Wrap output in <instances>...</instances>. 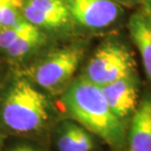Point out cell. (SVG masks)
<instances>
[{"instance_id":"cell-1","label":"cell","mask_w":151,"mask_h":151,"mask_svg":"<svg viewBox=\"0 0 151 151\" xmlns=\"http://www.w3.org/2000/svg\"><path fill=\"white\" fill-rule=\"evenodd\" d=\"M54 109L49 96L23 73L0 87V127L13 134L41 137L49 129Z\"/></svg>"},{"instance_id":"cell-2","label":"cell","mask_w":151,"mask_h":151,"mask_svg":"<svg viewBox=\"0 0 151 151\" xmlns=\"http://www.w3.org/2000/svg\"><path fill=\"white\" fill-rule=\"evenodd\" d=\"M61 103L68 119L101 138L113 151L125 150L128 125L115 116L99 86L80 76L61 94Z\"/></svg>"},{"instance_id":"cell-3","label":"cell","mask_w":151,"mask_h":151,"mask_svg":"<svg viewBox=\"0 0 151 151\" xmlns=\"http://www.w3.org/2000/svg\"><path fill=\"white\" fill-rule=\"evenodd\" d=\"M86 53L80 42L43 51L23 72L48 95H61L73 81Z\"/></svg>"},{"instance_id":"cell-4","label":"cell","mask_w":151,"mask_h":151,"mask_svg":"<svg viewBox=\"0 0 151 151\" xmlns=\"http://www.w3.org/2000/svg\"><path fill=\"white\" fill-rule=\"evenodd\" d=\"M135 62L122 42L109 39L96 48L84 68L83 77L102 87L135 72Z\"/></svg>"},{"instance_id":"cell-5","label":"cell","mask_w":151,"mask_h":151,"mask_svg":"<svg viewBox=\"0 0 151 151\" xmlns=\"http://www.w3.org/2000/svg\"><path fill=\"white\" fill-rule=\"evenodd\" d=\"M50 38L46 32L23 19L0 29V53L14 64L31 62L47 48Z\"/></svg>"},{"instance_id":"cell-6","label":"cell","mask_w":151,"mask_h":151,"mask_svg":"<svg viewBox=\"0 0 151 151\" xmlns=\"http://www.w3.org/2000/svg\"><path fill=\"white\" fill-rule=\"evenodd\" d=\"M23 17L52 38L70 35L76 27L65 0H24Z\"/></svg>"},{"instance_id":"cell-7","label":"cell","mask_w":151,"mask_h":151,"mask_svg":"<svg viewBox=\"0 0 151 151\" xmlns=\"http://www.w3.org/2000/svg\"><path fill=\"white\" fill-rule=\"evenodd\" d=\"M75 26L88 31H103L123 17L122 6L113 0H65Z\"/></svg>"},{"instance_id":"cell-8","label":"cell","mask_w":151,"mask_h":151,"mask_svg":"<svg viewBox=\"0 0 151 151\" xmlns=\"http://www.w3.org/2000/svg\"><path fill=\"white\" fill-rule=\"evenodd\" d=\"M100 89L115 116L129 125L139 104V86L135 72L100 87Z\"/></svg>"},{"instance_id":"cell-9","label":"cell","mask_w":151,"mask_h":151,"mask_svg":"<svg viewBox=\"0 0 151 151\" xmlns=\"http://www.w3.org/2000/svg\"><path fill=\"white\" fill-rule=\"evenodd\" d=\"M124 151H151V93L139 101L129 120Z\"/></svg>"},{"instance_id":"cell-10","label":"cell","mask_w":151,"mask_h":151,"mask_svg":"<svg viewBox=\"0 0 151 151\" xmlns=\"http://www.w3.org/2000/svg\"><path fill=\"white\" fill-rule=\"evenodd\" d=\"M54 143L57 151H94L96 149L93 134L71 119L63 120L56 126Z\"/></svg>"},{"instance_id":"cell-11","label":"cell","mask_w":151,"mask_h":151,"mask_svg":"<svg viewBox=\"0 0 151 151\" xmlns=\"http://www.w3.org/2000/svg\"><path fill=\"white\" fill-rule=\"evenodd\" d=\"M129 31L140 54L146 77L151 81V24L142 11L131 16Z\"/></svg>"},{"instance_id":"cell-12","label":"cell","mask_w":151,"mask_h":151,"mask_svg":"<svg viewBox=\"0 0 151 151\" xmlns=\"http://www.w3.org/2000/svg\"><path fill=\"white\" fill-rule=\"evenodd\" d=\"M23 6L24 0H0V29L22 21Z\"/></svg>"},{"instance_id":"cell-13","label":"cell","mask_w":151,"mask_h":151,"mask_svg":"<svg viewBox=\"0 0 151 151\" xmlns=\"http://www.w3.org/2000/svg\"><path fill=\"white\" fill-rule=\"evenodd\" d=\"M140 4L142 6V12L151 24V0H141Z\"/></svg>"},{"instance_id":"cell-14","label":"cell","mask_w":151,"mask_h":151,"mask_svg":"<svg viewBox=\"0 0 151 151\" xmlns=\"http://www.w3.org/2000/svg\"><path fill=\"white\" fill-rule=\"evenodd\" d=\"M9 151H40L37 147L31 145V144H17L14 145Z\"/></svg>"},{"instance_id":"cell-15","label":"cell","mask_w":151,"mask_h":151,"mask_svg":"<svg viewBox=\"0 0 151 151\" xmlns=\"http://www.w3.org/2000/svg\"><path fill=\"white\" fill-rule=\"evenodd\" d=\"M113 1L118 3V4L121 6H128V7H131V6L140 4L141 0H113Z\"/></svg>"},{"instance_id":"cell-16","label":"cell","mask_w":151,"mask_h":151,"mask_svg":"<svg viewBox=\"0 0 151 151\" xmlns=\"http://www.w3.org/2000/svg\"><path fill=\"white\" fill-rule=\"evenodd\" d=\"M0 151H3V134L1 127H0Z\"/></svg>"},{"instance_id":"cell-17","label":"cell","mask_w":151,"mask_h":151,"mask_svg":"<svg viewBox=\"0 0 151 151\" xmlns=\"http://www.w3.org/2000/svg\"><path fill=\"white\" fill-rule=\"evenodd\" d=\"M0 78H1V69H0Z\"/></svg>"}]
</instances>
